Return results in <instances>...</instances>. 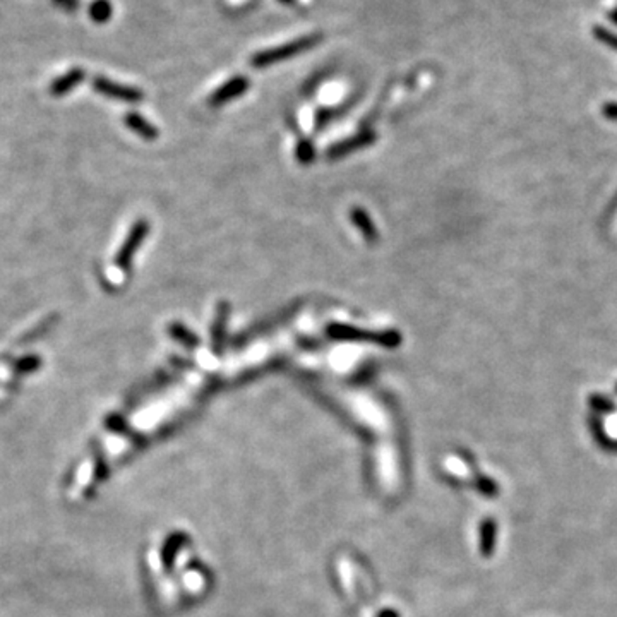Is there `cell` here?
<instances>
[{
    "label": "cell",
    "mask_w": 617,
    "mask_h": 617,
    "mask_svg": "<svg viewBox=\"0 0 617 617\" xmlns=\"http://www.w3.org/2000/svg\"><path fill=\"white\" fill-rule=\"evenodd\" d=\"M125 124L129 129H132L134 132L139 134L141 137L148 141H154L158 137V131L153 124H149L144 117H141L139 113H127L125 115Z\"/></svg>",
    "instance_id": "cell-10"
},
{
    "label": "cell",
    "mask_w": 617,
    "mask_h": 617,
    "mask_svg": "<svg viewBox=\"0 0 617 617\" xmlns=\"http://www.w3.org/2000/svg\"><path fill=\"white\" fill-rule=\"evenodd\" d=\"M602 113L611 120H617V103H607L602 107Z\"/></svg>",
    "instance_id": "cell-17"
},
{
    "label": "cell",
    "mask_w": 617,
    "mask_h": 617,
    "mask_svg": "<svg viewBox=\"0 0 617 617\" xmlns=\"http://www.w3.org/2000/svg\"><path fill=\"white\" fill-rule=\"evenodd\" d=\"M321 42H323V35L321 33L300 36V38H295L292 40V42L278 45V47L266 48V50L258 52V54H254L253 59H250V64H253V67L255 69L270 67L273 66V64L285 62V60L294 59V57H297L300 54H306V52L318 47Z\"/></svg>",
    "instance_id": "cell-1"
},
{
    "label": "cell",
    "mask_w": 617,
    "mask_h": 617,
    "mask_svg": "<svg viewBox=\"0 0 617 617\" xmlns=\"http://www.w3.org/2000/svg\"><path fill=\"white\" fill-rule=\"evenodd\" d=\"M93 88H95L98 93H101L103 96H107V98H112V100L127 101V103H137V101L143 100V91H139V89L124 86V84H119L115 83V81H110L107 79V77H101V76L93 79Z\"/></svg>",
    "instance_id": "cell-3"
},
{
    "label": "cell",
    "mask_w": 617,
    "mask_h": 617,
    "mask_svg": "<svg viewBox=\"0 0 617 617\" xmlns=\"http://www.w3.org/2000/svg\"><path fill=\"white\" fill-rule=\"evenodd\" d=\"M352 223L357 226L360 231H362L364 238L367 242H376L377 241V230L374 226V223H372L371 218H369V214L365 213L364 209L360 208H353L350 213Z\"/></svg>",
    "instance_id": "cell-11"
},
{
    "label": "cell",
    "mask_w": 617,
    "mask_h": 617,
    "mask_svg": "<svg viewBox=\"0 0 617 617\" xmlns=\"http://www.w3.org/2000/svg\"><path fill=\"white\" fill-rule=\"evenodd\" d=\"M316 158V149L314 144L311 143V141L302 139L297 144V160L300 163H311L312 160Z\"/></svg>",
    "instance_id": "cell-15"
},
{
    "label": "cell",
    "mask_w": 617,
    "mask_h": 617,
    "mask_svg": "<svg viewBox=\"0 0 617 617\" xmlns=\"http://www.w3.org/2000/svg\"><path fill=\"white\" fill-rule=\"evenodd\" d=\"M328 335L330 338L340 340V342H365L386 348H395L401 342V336L396 331H364L360 328L336 323L328 326Z\"/></svg>",
    "instance_id": "cell-2"
},
{
    "label": "cell",
    "mask_w": 617,
    "mask_h": 617,
    "mask_svg": "<svg viewBox=\"0 0 617 617\" xmlns=\"http://www.w3.org/2000/svg\"><path fill=\"white\" fill-rule=\"evenodd\" d=\"M89 19L96 24H105L112 19L113 6L110 0H93L88 9Z\"/></svg>",
    "instance_id": "cell-12"
},
{
    "label": "cell",
    "mask_w": 617,
    "mask_h": 617,
    "mask_svg": "<svg viewBox=\"0 0 617 617\" xmlns=\"http://www.w3.org/2000/svg\"><path fill=\"white\" fill-rule=\"evenodd\" d=\"M616 206H617V197H616V201H614V204H612V209H616Z\"/></svg>",
    "instance_id": "cell-21"
},
{
    "label": "cell",
    "mask_w": 617,
    "mask_h": 617,
    "mask_svg": "<svg viewBox=\"0 0 617 617\" xmlns=\"http://www.w3.org/2000/svg\"><path fill=\"white\" fill-rule=\"evenodd\" d=\"M371 143H374V134L372 132L359 134V136H353L350 139H345L342 143H336L335 146H331V148L328 149L326 156L331 158V160H338V158L347 156V154L364 148V146H369Z\"/></svg>",
    "instance_id": "cell-6"
},
{
    "label": "cell",
    "mask_w": 617,
    "mask_h": 617,
    "mask_svg": "<svg viewBox=\"0 0 617 617\" xmlns=\"http://www.w3.org/2000/svg\"><path fill=\"white\" fill-rule=\"evenodd\" d=\"M588 403H590V407L599 413H612L616 410L614 403H612L611 400H607V398H602V396H596V395L592 396L590 400H588Z\"/></svg>",
    "instance_id": "cell-16"
},
{
    "label": "cell",
    "mask_w": 617,
    "mask_h": 617,
    "mask_svg": "<svg viewBox=\"0 0 617 617\" xmlns=\"http://www.w3.org/2000/svg\"><path fill=\"white\" fill-rule=\"evenodd\" d=\"M230 306L226 302L218 304L217 311V319L213 324V333H211V340H213V352L221 353L223 352V343H225V326L226 319H229Z\"/></svg>",
    "instance_id": "cell-8"
},
{
    "label": "cell",
    "mask_w": 617,
    "mask_h": 617,
    "mask_svg": "<svg viewBox=\"0 0 617 617\" xmlns=\"http://www.w3.org/2000/svg\"><path fill=\"white\" fill-rule=\"evenodd\" d=\"M148 229H149L148 223H146L144 220L137 221L136 225L132 226L127 241L124 242L120 253L117 254V266H119L120 270H124V271L129 270V266H131V261L134 258V253H136V250L139 249L141 243H143L146 233H148Z\"/></svg>",
    "instance_id": "cell-4"
},
{
    "label": "cell",
    "mask_w": 617,
    "mask_h": 617,
    "mask_svg": "<svg viewBox=\"0 0 617 617\" xmlns=\"http://www.w3.org/2000/svg\"><path fill=\"white\" fill-rule=\"evenodd\" d=\"M54 2L66 11H74L79 6V0H54Z\"/></svg>",
    "instance_id": "cell-18"
},
{
    "label": "cell",
    "mask_w": 617,
    "mask_h": 617,
    "mask_svg": "<svg viewBox=\"0 0 617 617\" xmlns=\"http://www.w3.org/2000/svg\"><path fill=\"white\" fill-rule=\"evenodd\" d=\"M607 19L612 24H614V26H617V7H614V9H611L607 12Z\"/></svg>",
    "instance_id": "cell-19"
},
{
    "label": "cell",
    "mask_w": 617,
    "mask_h": 617,
    "mask_svg": "<svg viewBox=\"0 0 617 617\" xmlns=\"http://www.w3.org/2000/svg\"><path fill=\"white\" fill-rule=\"evenodd\" d=\"M279 2H282L283 6H295V4H297V0H279Z\"/></svg>",
    "instance_id": "cell-20"
},
{
    "label": "cell",
    "mask_w": 617,
    "mask_h": 617,
    "mask_svg": "<svg viewBox=\"0 0 617 617\" xmlns=\"http://www.w3.org/2000/svg\"><path fill=\"white\" fill-rule=\"evenodd\" d=\"M480 538H478V550L484 558H490L496 552V543H497V521L494 518H485L480 523V529H478Z\"/></svg>",
    "instance_id": "cell-7"
},
{
    "label": "cell",
    "mask_w": 617,
    "mask_h": 617,
    "mask_svg": "<svg viewBox=\"0 0 617 617\" xmlns=\"http://www.w3.org/2000/svg\"><path fill=\"white\" fill-rule=\"evenodd\" d=\"M168 333L173 340H177L178 343L184 345L185 348H190V350H192V348H197L199 338L196 335H194V333H190L188 328L184 326V324L173 323L172 326H170Z\"/></svg>",
    "instance_id": "cell-13"
},
{
    "label": "cell",
    "mask_w": 617,
    "mask_h": 617,
    "mask_svg": "<svg viewBox=\"0 0 617 617\" xmlns=\"http://www.w3.org/2000/svg\"><path fill=\"white\" fill-rule=\"evenodd\" d=\"M250 88V81L243 76H235L221 84L220 88L214 89L213 95L209 96V105L213 107H220V105L229 103V101L242 96L247 89Z\"/></svg>",
    "instance_id": "cell-5"
},
{
    "label": "cell",
    "mask_w": 617,
    "mask_h": 617,
    "mask_svg": "<svg viewBox=\"0 0 617 617\" xmlns=\"http://www.w3.org/2000/svg\"><path fill=\"white\" fill-rule=\"evenodd\" d=\"M594 36L596 40H599L600 43H604L606 47L612 48V50L617 52V35L614 33V31H611V30H607V28L599 26V24H596V26H594Z\"/></svg>",
    "instance_id": "cell-14"
},
{
    "label": "cell",
    "mask_w": 617,
    "mask_h": 617,
    "mask_svg": "<svg viewBox=\"0 0 617 617\" xmlns=\"http://www.w3.org/2000/svg\"><path fill=\"white\" fill-rule=\"evenodd\" d=\"M84 71L83 69H79V67H76V69H72V71H69V72H66V74L64 76H60L59 79H55L54 83H52V86H50V93L54 96H62V95H66V93H69V91H72V89H74L77 84L81 83V81L84 79Z\"/></svg>",
    "instance_id": "cell-9"
}]
</instances>
